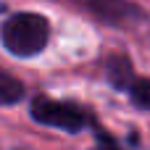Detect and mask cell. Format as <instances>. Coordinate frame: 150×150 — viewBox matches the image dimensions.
I'll return each instance as SVG.
<instances>
[{"mask_svg": "<svg viewBox=\"0 0 150 150\" xmlns=\"http://www.w3.org/2000/svg\"><path fill=\"white\" fill-rule=\"evenodd\" d=\"M0 40L8 53L18 58H29L45 50L50 40V24L40 13H16L8 16L0 26Z\"/></svg>", "mask_w": 150, "mask_h": 150, "instance_id": "6da1fadb", "label": "cell"}, {"mask_svg": "<svg viewBox=\"0 0 150 150\" xmlns=\"http://www.w3.org/2000/svg\"><path fill=\"white\" fill-rule=\"evenodd\" d=\"M29 113L34 121L53 127V129H63V132H82L92 124V113L76 103H66V100H53L47 95H40L32 100ZM95 127V124H92Z\"/></svg>", "mask_w": 150, "mask_h": 150, "instance_id": "7a4b0ae2", "label": "cell"}, {"mask_svg": "<svg viewBox=\"0 0 150 150\" xmlns=\"http://www.w3.org/2000/svg\"><path fill=\"white\" fill-rule=\"evenodd\" d=\"M84 5L105 24H134L142 18V11L127 0H84Z\"/></svg>", "mask_w": 150, "mask_h": 150, "instance_id": "3957f363", "label": "cell"}, {"mask_svg": "<svg viewBox=\"0 0 150 150\" xmlns=\"http://www.w3.org/2000/svg\"><path fill=\"white\" fill-rule=\"evenodd\" d=\"M105 76H108V82H111L116 90H121V92H127V95H129V90H132L134 82H137L129 58L121 55V53L108 55V61H105Z\"/></svg>", "mask_w": 150, "mask_h": 150, "instance_id": "277c9868", "label": "cell"}, {"mask_svg": "<svg viewBox=\"0 0 150 150\" xmlns=\"http://www.w3.org/2000/svg\"><path fill=\"white\" fill-rule=\"evenodd\" d=\"M24 98V84L0 69V105H16Z\"/></svg>", "mask_w": 150, "mask_h": 150, "instance_id": "5b68a950", "label": "cell"}, {"mask_svg": "<svg viewBox=\"0 0 150 150\" xmlns=\"http://www.w3.org/2000/svg\"><path fill=\"white\" fill-rule=\"evenodd\" d=\"M129 98L137 108L142 111H150V79H137L134 87L129 90Z\"/></svg>", "mask_w": 150, "mask_h": 150, "instance_id": "8992f818", "label": "cell"}, {"mask_svg": "<svg viewBox=\"0 0 150 150\" xmlns=\"http://www.w3.org/2000/svg\"><path fill=\"white\" fill-rule=\"evenodd\" d=\"M95 140H98V142H95V148H92V150H121V148H119V142H116L105 129H100V127H95Z\"/></svg>", "mask_w": 150, "mask_h": 150, "instance_id": "52a82bcc", "label": "cell"}]
</instances>
